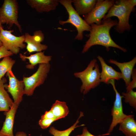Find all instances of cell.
I'll return each mask as SVG.
<instances>
[{
  "mask_svg": "<svg viewBox=\"0 0 136 136\" xmlns=\"http://www.w3.org/2000/svg\"><path fill=\"white\" fill-rule=\"evenodd\" d=\"M109 83L112 85L115 92V99L111 110L112 121L108 131L106 134L107 135L110 134L113 131L114 128L127 116L124 113L123 111L122 98H124V96L122 95H121L116 89L115 80H110Z\"/></svg>",
  "mask_w": 136,
  "mask_h": 136,
  "instance_id": "cell-9",
  "label": "cell"
},
{
  "mask_svg": "<svg viewBox=\"0 0 136 136\" xmlns=\"http://www.w3.org/2000/svg\"><path fill=\"white\" fill-rule=\"evenodd\" d=\"M132 80L131 81L128 85L126 87V92L136 87V70L134 69L131 75Z\"/></svg>",
  "mask_w": 136,
  "mask_h": 136,
  "instance_id": "cell-25",
  "label": "cell"
},
{
  "mask_svg": "<svg viewBox=\"0 0 136 136\" xmlns=\"http://www.w3.org/2000/svg\"><path fill=\"white\" fill-rule=\"evenodd\" d=\"M122 95L124 96V101L128 103L132 107L136 109V92L133 89L126 92H122Z\"/></svg>",
  "mask_w": 136,
  "mask_h": 136,
  "instance_id": "cell-23",
  "label": "cell"
},
{
  "mask_svg": "<svg viewBox=\"0 0 136 136\" xmlns=\"http://www.w3.org/2000/svg\"><path fill=\"white\" fill-rule=\"evenodd\" d=\"M40 136H42V135L41 134V135H40Z\"/></svg>",
  "mask_w": 136,
  "mask_h": 136,
  "instance_id": "cell-33",
  "label": "cell"
},
{
  "mask_svg": "<svg viewBox=\"0 0 136 136\" xmlns=\"http://www.w3.org/2000/svg\"><path fill=\"white\" fill-rule=\"evenodd\" d=\"M115 2V1L113 0H97L95 7L91 11L84 16V20L89 25L92 23L100 25L102 23V19Z\"/></svg>",
  "mask_w": 136,
  "mask_h": 136,
  "instance_id": "cell-7",
  "label": "cell"
},
{
  "mask_svg": "<svg viewBox=\"0 0 136 136\" xmlns=\"http://www.w3.org/2000/svg\"><path fill=\"white\" fill-rule=\"evenodd\" d=\"M15 61L10 56L4 57L0 61V80L4 77L6 73L8 71L12 70V67Z\"/></svg>",
  "mask_w": 136,
  "mask_h": 136,
  "instance_id": "cell-22",
  "label": "cell"
},
{
  "mask_svg": "<svg viewBox=\"0 0 136 136\" xmlns=\"http://www.w3.org/2000/svg\"><path fill=\"white\" fill-rule=\"evenodd\" d=\"M13 31V30H5L2 27L0 30V41L8 50L13 54H17L21 49L24 48L26 46L24 43V35L16 36L12 34Z\"/></svg>",
  "mask_w": 136,
  "mask_h": 136,
  "instance_id": "cell-8",
  "label": "cell"
},
{
  "mask_svg": "<svg viewBox=\"0 0 136 136\" xmlns=\"http://www.w3.org/2000/svg\"><path fill=\"white\" fill-rule=\"evenodd\" d=\"M6 79L3 77L0 80V112L8 111L12 107L13 102L5 89Z\"/></svg>",
  "mask_w": 136,
  "mask_h": 136,
  "instance_id": "cell-18",
  "label": "cell"
},
{
  "mask_svg": "<svg viewBox=\"0 0 136 136\" xmlns=\"http://www.w3.org/2000/svg\"><path fill=\"white\" fill-rule=\"evenodd\" d=\"M118 23L116 20H113L109 18L102 20V23L100 25L94 23L91 24L90 33L86 35L89 38L83 46L82 53L86 52L91 47L96 45L105 47L107 51L109 50L110 47H112L118 48L124 52H126V49L116 44L112 40L110 34L111 28L116 26Z\"/></svg>",
  "mask_w": 136,
  "mask_h": 136,
  "instance_id": "cell-1",
  "label": "cell"
},
{
  "mask_svg": "<svg viewBox=\"0 0 136 136\" xmlns=\"http://www.w3.org/2000/svg\"><path fill=\"white\" fill-rule=\"evenodd\" d=\"M19 7L16 0H5L0 7V20L2 24L9 25V28L14 24L22 32V29L18 22Z\"/></svg>",
  "mask_w": 136,
  "mask_h": 136,
  "instance_id": "cell-6",
  "label": "cell"
},
{
  "mask_svg": "<svg viewBox=\"0 0 136 136\" xmlns=\"http://www.w3.org/2000/svg\"><path fill=\"white\" fill-rule=\"evenodd\" d=\"M135 9L134 7L129 3L128 0L116 1L103 19L116 17L119 21L114 29L120 33H123L125 30L129 31L132 27L129 23V16Z\"/></svg>",
  "mask_w": 136,
  "mask_h": 136,
  "instance_id": "cell-2",
  "label": "cell"
},
{
  "mask_svg": "<svg viewBox=\"0 0 136 136\" xmlns=\"http://www.w3.org/2000/svg\"><path fill=\"white\" fill-rule=\"evenodd\" d=\"M57 120L55 119H41L39 121V124L41 128L43 129L49 127L54 122Z\"/></svg>",
  "mask_w": 136,
  "mask_h": 136,
  "instance_id": "cell-24",
  "label": "cell"
},
{
  "mask_svg": "<svg viewBox=\"0 0 136 136\" xmlns=\"http://www.w3.org/2000/svg\"><path fill=\"white\" fill-rule=\"evenodd\" d=\"M20 103L13 102L9 111L4 112L6 115L5 121L0 130V136H14L13 129L14 118L17 110Z\"/></svg>",
  "mask_w": 136,
  "mask_h": 136,
  "instance_id": "cell-12",
  "label": "cell"
},
{
  "mask_svg": "<svg viewBox=\"0 0 136 136\" xmlns=\"http://www.w3.org/2000/svg\"><path fill=\"white\" fill-rule=\"evenodd\" d=\"M6 76L9 79V84H6L5 88L12 96L14 102L19 103L22 100L24 93V85L23 81L16 78L12 70L8 71Z\"/></svg>",
  "mask_w": 136,
  "mask_h": 136,
  "instance_id": "cell-10",
  "label": "cell"
},
{
  "mask_svg": "<svg viewBox=\"0 0 136 136\" xmlns=\"http://www.w3.org/2000/svg\"><path fill=\"white\" fill-rule=\"evenodd\" d=\"M13 54L4 46H0V59L7 56H11Z\"/></svg>",
  "mask_w": 136,
  "mask_h": 136,
  "instance_id": "cell-26",
  "label": "cell"
},
{
  "mask_svg": "<svg viewBox=\"0 0 136 136\" xmlns=\"http://www.w3.org/2000/svg\"><path fill=\"white\" fill-rule=\"evenodd\" d=\"M97 61L96 59L92 60L84 70L74 73L75 76L79 78L82 82L80 91L84 95L97 87L101 82L99 68Z\"/></svg>",
  "mask_w": 136,
  "mask_h": 136,
  "instance_id": "cell-3",
  "label": "cell"
},
{
  "mask_svg": "<svg viewBox=\"0 0 136 136\" xmlns=\"http://www.w3.org/2000/svg\"><path fill=\"white\" fill-rule=\"evenodd\" d=\"M3 45V44L0 41V46Z\"/></svg>",
  "mask_w": 136,
  "mask_h": 136,
  "instance_id": "cell-32",
  "label": "cell"
},
{
  "mask_svg": "<svg viewBox=\"0 0 136 136\" xmlns=\"http://www.w3.org/2000/svg\"><path fill=\"white\" fill-rule=\"evenodd\" d=\"M109 62L115 64L120 69L121 72L122 79L124 81L126 87L127 86L131 81V74L136 63V57L127 62L120 63L111 59L109 61Z\"/></svg>",
  "mask_w": 136,
  "mask_h": 136,
  "instance_id": "cell-14",
  "label": "cell"
},
{
  "mask_svg": "<svg viewBox=\"0 0 136 136\" xmlns=\"http://www.w3.org/2000/svg\"><path fill=\"white\" fill-rule=\"evenodd\" d=\"M50 69V63L40 64L37 71L32 75L28 77H23L25 94L27 96L33 94L36 87L44 83Z\"/></svg>",
  "mask_w": 136,
  "mask_h": 136,
  "instance_id": "cell-5",
  "label": "cell"
},
{
  "mask_svg": "<svg viewBox=\"0 0 136 136\" xmlns=\"http://www.w3.org/2000/svg\"><path fill=\"white\" fill-rule=\"evenodd\" d=\"M60 3L65 7L69 15V18L66 21L59 20V23L63 25L70 23L74 26L77 31V34L75 39L78 40H82L83 38V32L90 31L91 26L83 19L75 11L73 7L72 0H59Z\"/></svg>",
  "mask_w": 136,
  "mask_h": 136,
  "instance_id": "cell-4",
  "label": "cell"
},
{
  "mask_svg": "<svg viewBox=\"0 0 136 136\" xmlns=\"http://www.w3.org/2000/svg\"><path fill=\"white\" fill-rule=\"evenodd\" d=\"M57 120L66 117L69 113L66 103L58 100L55 101L50 109Z\"/></svg>",
  "mask_w": 136,
  "mask_h": 136,
  "instance_id": "cell-20",
  "label": "cell"
},
{
  "mask_svg": "<svg viewBox=\"0 0 136 136\" xmlns=\"http://www.w3.org/2000/svg\"><path fill=\"white\" fill-rule=\"evenodd\" d=\"M19 57L23 61L28 59L30 64H27L26 66L27 68L31 69L34 68V67L38 64L49 63L51 60L52 56L45 55L44 51L38 52L29 56L20 53Z\"/></svg>",
  "mask_w": 136,
  "mask_h": 136,
  "instance_id": "cell-16",
  "label": "cell"
},
{
  "mask_svg": "<svg viewBox=\"0 0 136 136\" xmlns=\"http://www.w3.org/2000/svg\"><path fill=\"white\" fill-rule=\"evenodd\" d=\"M24 42L27 44L26 48L27 51L29 53L37 52H41L46 50L48 46L41 43L44 39V35L40 30L34 31L33 35H31L28 33H25Z\"/></svg>",
  "mask_w": 136,
  "mask_h": 136,
  "instance_id": "cell-11",
  "label": "cell"
},
{
  "mask_svg": "<svg viewBox=\"0 0 136 136\" xmlns=\"http://www.w3.org/2000/svg\"><path fill=\"white\" fill-rule=\"evenodd\" d=\"M41 118L47 119H55L54 115L51 110L49 111H46L44 114L42 115Z\"/></svg>",
  "mask_w": 136,
  "mask_h": 136,
  "instance_id": "cell-27",
  "label": "cell"
},
{
  "mask_svg": "<svg viewBox=\"0 0 136 136\" xmlns=\"http://www.w3.org/2000/svg\"><path fill=\"white\" fill-rule=\"evenodd\" d=\"M119 124V130L125 136H136V122L134 115H127Z\"/></svg>",
  "mask_w": 136,
  "mask_h": 136,
  "instance_id": "cell-17",
  "label": "cell"
},
{
  "mask_svg": "<svg viewBox=\"0 0 136 136\" xmlns=\"http://www.w3.org/2000/svg\"><path fill=\"white\" fill-rule=\"evenodd\" d=\"M15 136H27V134L23 131H19L16 133Z\"/></svg>",
  "mask_w": 136,
  "mask_h": 136,
  "instance_id": "cell-29",
  "label": "cell"
},
{
  "mask_svg": "<svg viewBox=\"0 0 136 136\" xmlns=\"http://www.w3.org/2000/svg\"><path fill=\"white\" fill-rule=\"evenodd\" d=\"M26 1L31 8L39 13L54 10L59 3L58 0H27Z\"/></svg>",
  "mask_w": 136,
  "mask_h": 136,
  "instance_id": "cell-15",
  "label": "cell"
},
{
  "mask_svg": "<svg viewBox=\"0 0 136 136\" xmlns=\"http://www.w3.org/2000/svg\"><path fill=\"white\" fill-rule=\"evenodd\" d=\"M97 57L101 66L102 71L100 73L101 82L109 84V81L111 79L118 80L122 79L121 72L116 71L112 67L107 64L102 57L98 56Z\"/></svg>",
  "mask_w": 136,
  "mask_h": 136,
  "instance_id": "cell-13",
  "label": "cell"
},
{
  "mask_svg": "<svg viewBox=\"0 0 136 136\" xmlns=\"http://www.w3.org/2000/svg\"><path fill=\"white\" fill-rule=\"evenodd\" d=\"M84 116L83 113L81 112L76 122L69 128L64 130L60 131L55 129L54 127L52 126L50 127L49 130V132L54 136H69L71 132L75 128L85 125L84 124H82L80 125H77L79 122V119Z\"/></svg>",
  "mask_w": 136,
  "mask_h": 136,
  "instance_id": "cell-21",
  "label": "cell"
},
{
  "mask_svg": "<svg viewBox=\"0 0 136 136\" xmlns=\"http://www.w3.org/2000/svg\"><path fill=\"white\" fill-rule=\"evenodd\" d=\"M2 27V24L1 23V21H0V29H1V28Z\"/></svg>",
  "mask_w": 136,
  "mask_h": 136,
  "instance_id": "cell-31",
  "label": "cell"
},
{
  "mask_svg": "<svg viewBox=\"0 0 136 136\" xmlns=\"http://www.w3.org/2000/svg\"><path fill=\"white\" fill-rule=\"evenodd\" d=\"M76 136H95L90 133L88 130L87 127H84L83 128L82 133Z\"/></svg>",
  "mask_w": 136,
  "mask_h": 136,
  "instance_id": "cell-28",
  "label": "cell"
},
{
  "mask_svg": "<svg viewBox=\"0 0 136 136\" xmlns=\"http://www.w3.org/2000/svg\"><path fill=\"white\" fill-rule=\"evenodd\" d=\"M129 3L132 6H135L136 5L135 0H128Z\"/></svg>",
  "mask_w": 136,
  "mask_h": 136,
  "instance_id": "cell-30",
  "label": "cell"
},
{
  "mask_svg": "<svg viewBox=\"0 0 136 136\" xmlns=\"http://www.w3.org/2000/svg\"><path fill=\"white\" fill-rule=\"evenodd\" d=\"M96 0H73L75 10L79 15H85L90 13L95 5Z\"/></svg>",
  "mask_w": 136,
  "mask_h": 136,
  "instance_id": "cell-19",
  "label": "cell"
}]
</instances>
